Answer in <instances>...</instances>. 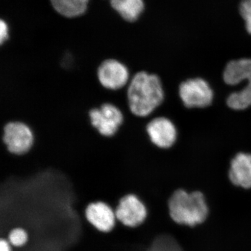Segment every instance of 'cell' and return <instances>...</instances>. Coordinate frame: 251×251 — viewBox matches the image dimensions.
<instances>
[{"mask_svg":"<svg viewBox=\"0 0 251 251\" xmlns=\"http://www.w3.org/2000/svg\"><path fill=\"white\" fill-rule=\"evenodd\" d=\"M126 91L130 112L142 118L151 117L166 99L161 77L145 71L136 73L130 77Z\"/></svg>","mask_w":251,"mask_h":251,"instance_id":"cell-1","label":"cell"},{"mask_svg":"<svg viewBox=\"0 0 251 251\" xmlns=\"http://www.w3.org/2000/svg\"><path fill=\"white\" fill-rule=\"evenodd\" d=\"M168 206L171 219L188 227L202 224L209 215V206L201 191L176 190L168 200Z\"/></svg>","mask_w":251,"mask_h":251,"instance_id":"cell-2","label":"cell"},{"mask_svg":"<svg viewBox=\"0 0 251 251\" xmlns=\"http://www.w3.org/2000/svg\"><path fill=\"white\" fill-rule=\"evenodd\" d=\"M223 77L229 86L239 85L244 82L240 90L227 97L226 103L234 110H244L251 106V59L242 58L230 61L225 67Z\"/></svg>","mask_w":251,"mask_h":251,"instance_id":"cell-3","label":"cell"},{"mask_svg":"<svg viewBox=\"0 0 251 251\" xmlns=\"http://www.w3.org/2000/svg\"><path fill=\"white\" fill-rule=\"evenodd\" d=\"M0 140L10 153L22 156L32 148L34 135L27 124L20 121L10 122L3 127Z\"/></svg>","mask_w":251,"mask_h":251,"instance_id":"cell-4","label":"cell"},{"mask_svg":"<svg viewBox=\"0 0 251 251\" xmlns=\"http://www.w3.org/2000/svg\"><path fill=\"white\" fill-rule=\"evenodd\" d=\"M179 96L186 108L202 109L211 105L214 94L207 81L202 77H193L180 84Z\"/></svg>","mask_w":251,"mask_h":251,"instance_id":"cell-5","label":"cell"},{"mask_svg":"<svg viewBox=\"0 0 251 251\" xmlns=\"http://www.w3.org/2000/svg\"><path fill=\"white\" fill-rule=\"evenodd\" d=\"M89 117L92 127L104 137L116 134L125 120L121 109L110 103H104L92 108Z\"/></svg>","mask_w":251,"mask_h":251,"instance_id":"cell-6","label":"cell"},{"mask_svg":"<svg viewBox=\"0 0 251 251\" xmlns=\"http://www.w3.org/2000/svg\"><path fill=\"white\" fill-rule=\"evenodd\" d=\"M115 213L120 223L132 228L143 224L148 214L145 203L133 193H126L120 198Z\"/></svg>","mask_w":251,"mask_h":251,"instance_id":"cell-7","label":"cell"},{"mask_svg":"<svg viewBox=\"0 0 251 251\" xmlns=\"http://www.w3.org/2000/svg\"><path fill=\"white\" fill-rule=\"evenodd\" d=\"M97 77L99 83L106 90L117 91L123 90L130 80L128 67L121 61L108 58L100 63L97 69Z\"/></svg>","mask_w":251,"mask_h":251,"instance_id":"cell-8","label":"cell"},{"mask_svg":"<svg viewBox=\"0 0 251 251\" xmlns=\"http://www.w3.org/2000/svg\"><path fill=\"white\" fill-rule=\"evenodd\" d=\"M145 130L150 143L159 150H169L177 140L176 126L167 117L159 115L148 118Z\"/></svg>","mask_w":251,"mask_h":251,"instance_id":"cell-9","label":"cell"},{"mask_svg":"<svg viewBox=\"0 0 251 251\" xmlns=\"http://www.w3.org/2000/svg\"><path fill=\"white\" fill-rule=\"evenodd\" d=\"M86 219L99 232L108 233L115 228L116 215L108 203L103 201L90 202L85 211Z\"/></svg>","mask_w":251,"mask_h":251,"instance_id":"cell-10","label":"cell"},{"mask_svg":"<svg viewBox=\"0 0 251 251\" xmlns=\"http://www.w3.org/2000/svg\"><path fill=\"white\" fill-rule=\"evenodd\" d=\"M228 176L234 186L244 189L251 188V153L239 152L231 159Z\"/></svg>","mask_w":251,"mask_h":251,"instance_id":"cell-11","label":"cell"},{"mask_svg":"<svg viewBox=\"0 0 251 251\" xmlns=\"http://www.w3.org/2000/svg\"><path fill=\"white\" fill-rule=\"evenodd\" d=\"M114 10L128 22L137 21L143 12V0H110Z\"/></svg>","mask_w":251,"mask_h":251,"instance_id":"cell-12","label":"cell"},{"mask_svg":"<svg viewBox=\"0 0 251 251\" xmlns=\"http://www.w3.org/2000/svg\"><path fill=\"white\" fill-rule=\"evenodd\" d=\"M58 14L64 17H78L87 11L90 0H50Z\"/></svg>","mask_w":251,"mask_h":251,"instance_id":"cell-13","label":"cell"},{"mask_svg":"<svg viewBox=\"0 0 251 251\" xmlns=\"http://www.w3.org/2000/svg\"><path fill=\"white\" fill-rule=\"evenodd\" d=\"M29 239L27 231L22 227H16L11 229L8 234V241L11 246L15 247H22L25 245Z\"/></svg>","mask_w":251,"mask_h":251,"instance_id":"cell-14","label":"cell"},{"mask_svg":"<svg viewBox=\"0 0 251 251\" xmlns=\"http://www.w3.org/2000/svg\"><path fill=\"white\" fill-rule=\"evenodd\" d=\"M240 14L245 21L248 32L251 34V0H243L240 5Z\"/></svg>","mask_w":251,"mask_h":251,"instance_id":"cell-15","label":"cell"},{"mask_svg":"<svg viewBox=\"0 0 251 251\" xmlns=\"http://www.w3.org/2000/svg\"><path fill=\"white\" fill-rule=\"evenodd\" d=\"M9 39V27L7 24L3 20L0 22V44L1 46L6 44Z\"/></svg>","mask_w":251,"mask_h":251,"instance_id":"cell-16","label":"cell"},{"mask_svg":"<svg viewBox=\"0 0 251 251\" xmlns=\"http://www.w3.org/2000/svg\"><path fill=\"white\" fill-rule=\"evenodd\" d=\"M0 251H12L11 244L8 239L1 238L0 240Z\"/></svg>","mask_w":251,"mask_h":251,"instance_id":"cell-17","label":"cell"}]
</instances>
